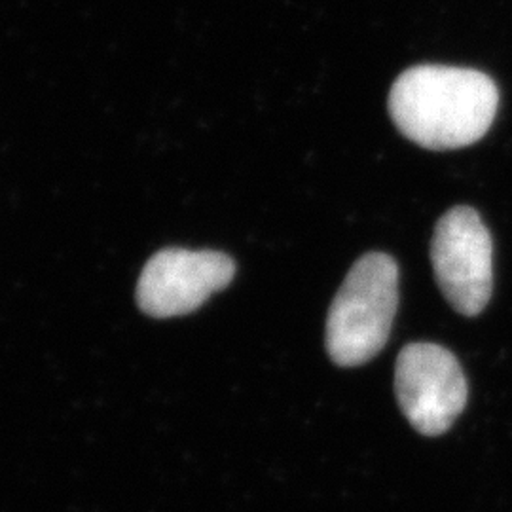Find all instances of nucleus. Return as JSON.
<instances>
[{
	"mask_svg": "<svg viewBox=\"0 0 512 512\" xmlns=\"http://www.w3.org/2000/svg\"><path fill=\"white\" fill-rule=\"evenodd\" d=\"M387 107L395 126L416 145L452 150L486 135L499 92L488 74L475 69L418 65L395 80Z\"/></svg>",
	"mask_w": 512,
	"mask_h": 512,
	"instance_id": "f257e3e1",
	"label": "nucleus"
},
{
	"mask_svg": "<svg viewBox=\"0 0 512 512\" xmlns=\"http://www.w3.org/2000/svg\"><path fill=\"white\" fill-rule=\"evenodd\" d=\"M399 306V268L384 253L361 256L334 296L325 342L338 366L365 365L384 349Z\"/></svg>",
	"mask_w": 512,
	"mask_h": 512,
	"instance_id": "f03ea898",
	"label": "nucleus"
},
{
	"mask_svg": "<svg viewBox=\"0 0 512 512\" xmlns=\"http://www.w3.org/2000/svg\"><path fill=\"white\" fill-rule=\"evenodd\" d=\"M431 262L444 298L461 315L475 317L492 296V238L473 207H454L439 220Z\"/></svg>",
	"mask_w": 512,
	"mask_h": 512,
	"instance_id": "7ed1b4c3",
	"label": "nucleus"
},
{
	"mask_svg": "<svg viewBox=\"0 0 512 512\" xmlns=\"http://www.w3.org/2000/svg\"><path fill=\"white\" fill-rule=\"evenodd\" d=\"M395 393L410 425L425 437H439L463 412L469 387L452 351L418 342L397 357Z\"/></svg>",
	"mask_w": 512,
	"mask_h": 512,
	"instance_id": "20e7f679",
	"label": "nucleus"
},
{
	"mask_svg": "<svg viewBox=\"0 0 512 512\" xmlns=\"http://www.w3.org/2000/svg\"><path fill=\"white\" fill-rule=\"evenodd\" d=\"M234 275L236 264L224 253L164 249L148 260L137 285V302L152 317L186 315L222 291Z\"/></svg>",
	"mask_w": 512,
	"mask_h": 512,
	"instance_id": "39448f33",
	"label": "nucleus"
}]
</instances>
